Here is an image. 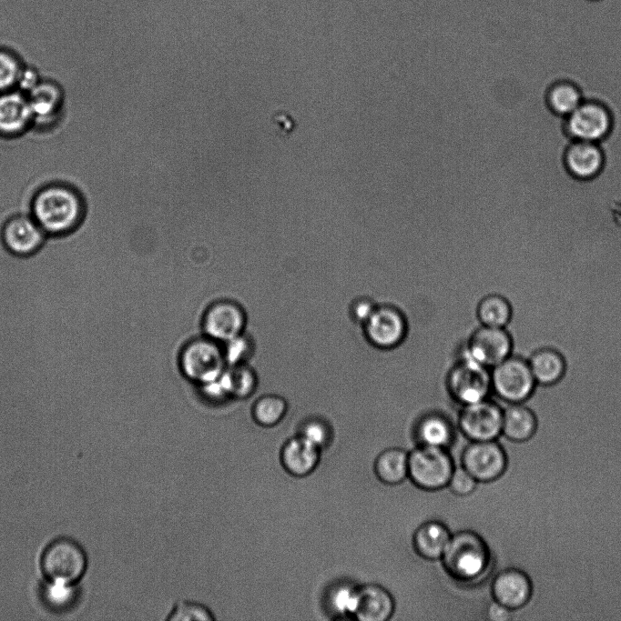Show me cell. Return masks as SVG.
<instances>
[{
	"label": "cell",
	"mask_w": 621,
	"mask_h": 621,
	"mask_svg": "<svg viewBox=\"0 0 621 621\" xmlns=\"http://www.w3.org/2000/svg\"><path fill=\"white\" fill-rule=\"evenodd\" d=\"M443 556L455 574L468 578L479 575L487 561L482 541L471 534H461L451 539Z\"/></svg>",
	"instance_id": "4fadbf2b"
},
{
	"label": "cell",
	"mask_w": 621,
	"mask_h": 621,
	"mask_svg": "<svg viewBox=\"0 0 621 621\" xmlns=\"http://www.w3.org/2000/svg\"><path fill=\"white\" fill-rule=\"evenodd\" d=\"M33 125L27 95L17 89L0 93V135L16 136Z\"/></svg>",
	"instance_id": "2e32d148"
},
{
	"label": "cell",
	"mask_w": 621,
	"mask_h": 621,
	"mask_svg": "<svg viewBox=\"0 0 621 621\" xmlns=\"http://www.w3.org/2000/svg\"><path fill=\"white\" fill-rule=\"evenodd\" d=\"M376 306L377 305L371 299L365 297L359 298L351 305V316L356 323L363 326Z\"/></svg>",
	"instance_id": "8d00e7d4"
},
{
	"label": "cell",
	"mask_w": 621,
	"mask_h": 621,
	"mask_svg": "<svg viewBox=\"0 0 621 621\" xmlns=\"http://www.w3.org/2000/svg\"><path fill=\"white\" fill-rule=\"evenodd\" d=\"M24 65L14 50L0 45V93L15 89Z\"/></svg>",
	"instance_id": "f1b7e54d"
},
{
	"label": "cell",
	"mask_w": 621,
	"mask_h": 621,
	"mask_svg": "<svg viewBox=\"0 0 621 621\" xmlns=\"http://www.w3.org/2000/svg\"><path fill=\"white\" fill-rule=\"evenodd\" d=\"M375 469L383 482L399 483L408 472V456L400 449L387 450L378 457Z\"/></svg>",
	"instance_id": "4316f807"
},
{
	"label": "cell",
	"mask_w": 621,
	"mask_h": 621,
	"mask_svg": "<svg viewBox=\"0 0 621 621\" xmlns=\"http://www.w3.org/2000/svg\"><path fill=\"white\" fill-rule=\"evenodd\" d=\"M492 590L494 600L513 611L528 603L533 586L526 573L510 568L504 570L495 577Z\"/></svg>",
	"instance_id": "e0dca14e"
},
{
	"label": "cell",
	"mask_w": 621,
	"mask_h": 621,
	"mask_svg": "<svg viewBox=\"0 0 621 621\" xmlns=\"http://www.w3.org/2000/svg\"><path fill=\"white\" fill-rule=\"evenodd\" d=\"M333 608L341 614H355L359 605V592L349 586L339 587L331 596Z\"/></svg>",
	"instance_id": "836d02e7"
},
{
	"label": "cell",
	"mask_w": 621,
	"mask_h": 621,
	"mask_svg": "<svg viewBox=\"0 0 621 621\" xmlns=\"http://www.w3.org/2000/svg\"><path fill=\"white\" fill-rule=\"evenodd\" d=\"M76 593L72 585L50 582L44 589V599L46 603L55 609H65L69 607Z\"/></svg>",
	"instance_id": "1f68e13d"
},
{
	"label": "cell",
	"mask_w": 621,
	"mask_h": 621,
	"mask_svg": "<svg viewBox=\"0 0 621 621\" xmlns=\"http://www.w3.org/2000/svg\"><path fill=\"white\" fill-rule=\"evenodd\" d=\"M178 363L183 376L199 386L216 379L228 366L222 344L206 336L189 341Z\"/></svg>",
	"instance_id": "7a4b0ae2"
},
{
	"label": "cell",
	"mask_w": 621,
	"mask_h": 621,
	"mask_svg": "<svg viewBox=\"0 0 621 621\" xmlns=\"http://www.w3.org/2000/svg\"><path fill=\"white\" fill-rule=\"evenodd\" d=\"M41 80L42 78L35 68L24 65L15 88L27 95L41 82Z\"/></svg>",
	"instance_id": "f35d334b"
},
{
	"label": "cell",
	"mask_w": 621,
	"mask_h": 621,
	"mask_svg": "<svg viewBox=\"0 0 621 621\" xmlns=\"http://www.w3.org/2000/svg\"><path fill=\"white\" fill-rule=\"evenodd\" d=\"M450 536L445 527L437 523L422 526L415 536V546L420 554L428 558L443 556Z\"/></svg>",
	"instance_id": "d4e9b609"
},
{
	"label": "cell",
	"mask_w": 621,
	"mask_h": 621,
	"mask_svg": "<svg viewBox=\"0 0 621 621\" xmlns=\"http://www.w3.org/2000/svg\"><path fill=\"white\" fill-rule=\"evenodd\" d=\"M168 621H210L214 620L212 613L205 606L195 602H180L177 604L167 617Z\"/></svg>",
	"instance_id": "d6a6232c"
},
{
	"label": "cell",
	"mask_w": 621,
	"mask_h": 621,
	"mask_svg": "<svg viewBox=\"0 0 621 621\" xmlns=\"http://www.w3.org/2000/svg\"><path fill=\"white\" fill-rule=\"evenodd\" d=\"M453 471L452 462L441 447L425 446L408 457V473L418 486L424 488L444 486Z\"/></svg>",
	"instance_id": "52a82bcc"
},
{
	"label": "cell",
	"mask_w": 621,
	"mask_h": 621,
	"mask_svg": "<svg viewBox=\"0 0 621 621\" xmlns=\"http://www.w3.org/2000/svg\"><path fill=\"white\" fill-rule=\"evenodd\" d=\"M362 327L368 342L381 349L396 347L403 341L407 332L404 316L390 305H377Z\"/></svg>",
	"instance_id": "30bf717a"
},
{
	"label": "cell",
	"mask_w": 621,
	"mask_h": 621,
	"mask_svg": "<svg viewBox=\"0 0 621 621\" xmlns=\"http://www.w3.org/2000/svg\"><path fill=\"white\" fill-rule=\"evenodd\" d=\"M46 237V234L31 215L12 216L6 220L1 232L5 249L17 257L35 255L43 246Z\"/></svg>",
	"instance_id": "7c38bea8"
},
{
	"label": "cell",
	"mask_w": 621,
	"mask_h": 621,
	"mask_svg": "<svg viewBox=\"0 0 621 621\" xmlns=\"http://www.w3.org/2000/svg\"><path fill=\"white\" fill-rule=\"evenodd\" d=\"M475 482L474 477L465 468H458L453 471L448 483L454 493L466 495L473 490Z\"/></svg>",
	"instance_id": "e575fe53"
},
{
	"label": "cell",
	"mask_w": 621,
	"mask_h": 621,
	"mask_svg": "<svg viewBox=\"0 0 621 621\" xmlns=\"http://www.w3.org/2000/svg\"><path fill=\"white\" fill-rule=\"evenodd\" d=\"M84 202L70 185L53 183L40 188L31 202V215L46 235H65L74 231L84 216Z\"/></svg>",
	"instance_id": "6da1fadb"
},
{
	"label": "cell",
	"mask_w": 621,
	"mask_h": 621,
	"mask_svg": "<svg viewBox=\"0 0 621 621\" xmlns=\"http://www.w3.org/2000/svg\"><path fill=\"white\" fill-rule=\"evenodd\" d=\"M583 101L581 89L566 79L554 82L545 92L547 107L552 113L563 118L572 114Z\"/></svg>",
	"instance_id": "7402d4cb"
},
{
	"label": "cell",
	"mask_w": 621,
	"mask_h": 621,
	"mask_svg": "<svg viewBox=\"0 0 621 621\" xmlns=\"http://www.w3.org/2000/svg\"><path fill=\"white\" fill-rule=\"evenodd\" d=\"M491 386L500 399L517 404L531 397L536 383L527 360L511 355L491 368Z\"/></svg>",
	"instance_id": "277c9868"
},
{
	"label": "cell",
	"mask_w": 621,
	"mask_h": 621,
	"mask_svg": "<svg viewBox=\"0 0 621 621\" xmlns=\"http://www.w3.org/2000/svg\"><path fill=\"white\" fill-rule=\"evenodd\" d=\"M26 95L33 115V125L45 126L56 120L64 102L63 91L56 83L42 79Z\"/></svg>",
	"instance_id": "ac0fdd59"
},
{
	"label": "cell",
	"mask_w": 621,
	"mask_h": 621,
	"mask_svg": "<svg viewBox=\"0 0 621 621\" xmlns=\"http://www.w3.org/2000/svg\"><path fill=\"white\" fill-rule=\"evenodd\" d=\"M512 610L494 601L488 609V616L494 621H507L512 617Z\"/></svg>",
	"instance_id": "ab89813d"
},
{
	"label": "cell",
	"mask_w": 621,
	"mask_h": 621,
	"mask_svg": "<svg viewBox=\"0 0 621 621\" xmlns=\"http://www.w3.org/2000/svg\"><path fill=\"white\" fill-rule=\"evenodd\" d=\"M287 408V403L281 396L267 395L255 402L251 412L257 424L262 426H273L283 419Z\"/></svg>",
	"instance_id": "83f0119b"
},
{
	"label": "cell",
	"mask_w": 621,
	"mask_h": 621,
	"mask_svg": "<svg viewBox=\"0 0 621 621\" xmlns=\"http://www.w3.org/2000/svg\"><path fill=\"white\" fill-rule=\"evenodd\" d=\"M448 390L463 406L488 398L492 391L489 368L463 355L451 369L447 380Z\"/></svg>",
	"instance_id": "8992f818"
},
{
	"label": "cell",
	"mask_w": 621,
	"mask_h": 621,
	"mask_svg": "<svg viewBox=\"0 0 621 621\" xmlns=\"http://www.w3.org/2000/svg\"><path fill=\"white\" fill-rule=\"evenodd\" d=\"M564 165L573 177L590 180L602 172L605 155L597 143L572 140L565 150Z\"/></svg>",
	"instance_id": "9a60e30c"
},
{
	"label": "cell",
	"mask_w": 621,
	"mask_h": 621,
	"mask_svg": "<svg viewBox=\"0 0 621 621\" xmlns=\"http://www.w3.org/2000/svg\"><path fill=\"white\" fill-rule=\"evenodd\" d=\"M592 1H595V0H592Z\"/></svg>",
	"instance_id": "60d3db41"
},
{
	"label": "cell",
	"mask_w": 621,
	"mask_h": 621,
	"mask_svg": "<svg viewBox=\"0 0 621 621\" xmlns=\"http://www.w3.org/2000/svg\"><path fill=\"white\" fill-rule=\"evenodd\" d=\"M300 435L319 448L326 442L328 433L323 424L311 420L302 426Z\"/></svg>",
	"instance_id": "d590c367"
},
{
	"label": "cell",
	"mask_w": 621,
	"mask_h": 621,
	"mask_svg": "<svg viewBox=\"0 0 621 621\" xmlns=\"http://www.w3.org/2000/svg\"><path fill=\"white\" fill-rule=\"evenodd\" d=\"M512 350L513 340L505 328L481 326L471 335L463 355L491 369Z\"/></svg>",
	"instance_id": "ba28073f"
},
{
	"label": "cell",
	"mask_w": 621,
	"mask_h": 621,
	"mask_svg": "<svg viewBox=\"0 0 621 621\" xmlns=\"http://www.w3.org/2000/svg\"><path fill=\"white\" fill-rule=\"evenodd\" d=\"M506 456L494 440L474 441L463 454L464 468L478 481H493L506 468Z\"/></svg>",
	"instance_id": "5bb4252c"
},
{
	"label": "cell",
	"mask_w": 621,
	"mask_h": 621,
	"mask_svg": "<svg viewBox=\"0 0 621 621\" xmlns=\"http://www.w3.org/2000/svg\"><path fill=\"white\" fill-rule=\"evenodd\" d=\"M513 308L509 301L498 294L484 296L476 307V316L481 326L505 328L511 321Z\"/></svg>",
	"instance_id": "cb8c5ba5"
},
{
	"label": "cell",
	"mask_w": 621,
	"mask_h": 621,
	"mask_svg": "<svg viewBox=\"0 0 621 621\" xmlns=\"http://www.w3.org/2000/svg\"><path fill=\"white\" fill-rule=\"evenodd\" d=\"M246 313L238 303L219 300L205 311L202 328L206 336L224 344L245 332Z\"/></svg>",
	"instance_id": "9c48e42d"
},
{
	"label": "cell",
	"mask_w": 621,
	"mask_h": 621,
	"mask_svg": "<svg viewBox=\"0 0 621 621\" xmlns=\"http://www.w3.org/2000/svg\"><path fill=\"white\" fill-rule=\"evenodd\" d=\"M613 115L600 101L586 99L565 118V130L575 141L600 143L613 128Z\"/></svg>",
	"instance_id": "5b68a950"
},
{
	"label": "cell",
	"mask_w": 621,
	"mask_h": 621,
	"mask_svg": "<svg viewBox=\"0 0 621 621\" xmlns=\"http://www.w3.org/2000/svg\"><path fill=\"white\" fill-rule=\"evenodd\" d=\"M392 609L391 597L384 590L367 586L359 592V605L355 615L360 620H384L390 616Z\"/></svg>",
	"instance_id": "603a6c76"
},
{
	"label": "cell",
	"mask_w": 621,
	"mask_h": 621,
	"mask_svg": "<svg viewBox=\"0 0 621 621\" xmlns=\"http://www.w3.org/2000/svg\"><path fill=\"white\" fill-rule=\"evenodd\" d=\"M463 406L459 423L468 437L489 441L502 433L503 409L496 403L485 398Z\"/></svg>",
	"instance_id": "8fae6325"
},
{
	"label": "cell",
	"mask_w": 621,
	"mask_h": 621,
	"mask_svg": "<svg viewBox=\"0 0 621 621\" xmlns=\"http://www.w3.org/2000/svg\"><path fill=\"white\" fill-rule=\"evenodd\" d=\"M420 436L425 446L442 447L451 437V430L444 419L438 416L427 417L420 426Z\"/></svg>",
	"instance_id": "f546056e"
},
{
	"label": "cell",
	"mask_w": 621,
	"mask_h": 621,
	"mask_svg": "<svg viewBox=\"0 0 621 621\" xmlns=\"http://www.w3.org/2000/svg\"><path fill=\"white\" fill-rule=\"evenodd\" d=\"M537 429L535 414L524 403L508 404L503 409L502 434L513 442H525Z\"/></svg>",
	"instance_id": "44dd1931"
},
{
	"label": "cell",
	"mask_w": 621,
	"mask_h": 621,
	"mask_svg": "<svg viewBox=\"0 0 621 621\" xmlns=\"http://www.w3.org/2000/svg\"><path fill=\"white\" fill-rule=\"evenodd\" d=\"M86 567L83 548L70 538L52 541L42 554V571L52 582L74 585L84 575Z\"/></svg>",
	"instance_id": "3957f363"
},
{
	"label": "cell",
	"mask_w": 621,
	"mask_h": 621,
	"mask_svg": "<svg viewBox=\"0 0 621 621\" xmlns=\"http://www.w3.org/2000/svg\"><path fill=\"white\" fill-rule=\"evenodd\" d=\"M222 346L228 366L247 364L255 348L252 338L245 332Z\"/></svg>",
	"instance_id": "4dcf8cb0"
},
{
	"label": "cell",
	"mask_w": 621,
	"mask_h": 621,
	"mask_svg": "<svg viewBox=\"0 0 621 621\" xmlns=\"http://www.w3.org/2000/svg\"><path fill=\"white\" fill-rule=\"evenodd\" d=\"M280 457L283 468L289 474L303 476L316 466L319 458L318 447L300 435L283 445Z\"/></svg>",
	"instance_id": "d6986e66"
},
{
	"label": "cell",
	"mask_w": 621,
	"mask_h": 621,
	"mask_svg": "<svg viewBox=\"0 0 621 621\" xmlns=\"http://www.w3.org/2000/svg\"><path fill=\"white\" fill-rule=\"evenodd\" d=\"M271 121L277 126V135L283 138H289L297 127L295 119L287 111L276 112Z\"/></svg>",
	"instance_id": "74e56055"
},
{
	"label": "cell",
	"mask_w": 621,
	"mask_h": 621,
	"mask_svg": "<svg viewBox=\"0 0 621 621\" xmlns=\"http://www.w3.org/2000/svg\"><path fill=\"white\" fill-rule=\"evenodd\" d=\"M224 375L230 397L246 398L256 390L257 375L247 364L228 366Z\"/></svg>",
	"instance_id": "484cf974"
},
{
	"label": "cell",
	"mask_w": 621,
	"mask_h": 621,
	"mask_svg": "<svg viewBox=\"0 0 621 621\" xmlns=\"http://www.w3.org/2000/svg\"><path fill=\"white\" fill-rule=\"evenodd\" d=\"M536 385L550 386L564 377L566 363L563 355L551 347L534 351L527 360Z\"/></svg>",
	"instance_id": "ffe728a7"
}]
</instances>
